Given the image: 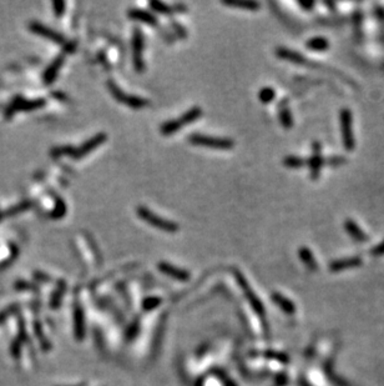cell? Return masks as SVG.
<instances>
[{
	"label": "cell",
	"mask_w": 384,
	"mask_h": 386,
	"mask_svg": "<svg viewBox=\"0 0 384 386\" xmlns=\"http://www.w3.org/2000/svg\"><path fill=\"white\" fill-rule=\"evenodd\" d=\"M55 6V10H56V15L57 16H60L61 14H64V9H65V2H56L54 4Z\"/></svg>",
	"instance_id": "obj_25"
},
{
	"label": "cell",
	"mask_w": 384,
	"mask_h": 386,
	"mask_svg": "<svg viewBox=\"0 0 384 386\" xmlns=\"http://www.w3.org/2000/svg\"><path fill=\"white\" fill-rule=\"evenodd\" d=\"M149 5H150V8L154 10V12H160V14L170 15L174 12V9H172V6H170V5L165 4V2H157V0H152V2H149Z\"/></svg>",
	"instance_id": "obj_20"
},
{
	"label": "cell",
	"mask_w": 384,
	"mask_h": 386,
	"mask_svg": "<svg viewBox=\"0 0 384 386\" xmlns=\"http://www.w3.org/2000/svg\"><path fill=\"white\" fill-rule=\"evenodd\" d=\"M160 304V300L159 299H147L146 302H145L144 306L146 308V309H150V308H155L157 306V305Z\"/></svg>",
	"instance_id": "obj_26"
},
{
	"label": "cell",
	"mask_w": 384,
	"mask_h": 386,
	"mask_svg": "<svg viewBox=\"0 0 384 386\" xmlns=\"http://www.w3.org/2000/svg\"><path fill=\"white\" fill-rule=\"evenodd\" d=\"M172 9H174V12H187V6L185 4H181V2H179V4H175L174 6H172Z\"/></svg>",
	"instance_id": "obj_27"
},
{
	"label": "cell",
	"mask_w": 384,
	"mask_h": 386,
	"mask_svg": "<svg viewBox=\"0 0 384 386\" xmlns=\"http://www.w3.org/2000/svg\"><path fill=\"white\" fill-rule=\"evenodd\" d=\"M345 229H346V232H347L348 234H350L351 236L353 238V239L357 240V242H365L368 240V236L366 235V232H363V230L361 229L360 226H358L357 222H353V220H351V219L346 220Z\"/></svg>",
	"instance_id": "obj_11"
},
{
	"label": "cell",
	"mask_w": 384,
	"mask_h": 386,
	"mask_svg": "<svg viewBox=\"0 0 384 386\" xmlns=\"http://www.w3.org/2000/svg\"><path fill=\"white\" fill-rule=\"evenodd\" d=\"M144 45V34L140 28H135L134 32H132V60H134V66L137 72H142L145 70Z\"/></svg>",
	"instance_id": "obj_5"
},
{
	"label": "cell",
	"mask_w": 384,
	"mask_h": 386,
	"mask_svg": "<svg viewBox=\"0 0 384 386\" xmlns=\"http://www.w3.org/2000/svg\"><path fill=\"white\" fill-rule=\"evenodd\" d=\"M306 46L311 50H315V52H325L330 48V42L325 36H315L307 40Z\"/></svg>",
	"instance_id": "obj_14"
},
{
	"label": "cell",
	"mask_w": 384,
	"mask_h": 386,
	"mask_svg": "<svg viewBox=\"0 0 384 386\" xmlns=\"http://www.w3.org/2000/svg\"><path fill=\"white\" fill-rule=\"evenodd\" d=\"M372 254L375 255V256H381V255H384V242H381V244H378L377 246H376L375 249L372 250Z\"/></svg>",
	"instance_id": "obj_24"
},
{
	"label": "cell",
	"mask_w": 384,
	"mask_h": 386,
	"mask_svg": "<svg viewBox=\"0 0 384 386\" xmlns=\"http://www.w3.org/2000/svg\"><path fill=\"white\" fill-rule=\"evenodd\" d=\"M312 155H311L310 160L307 162V164L310 165V172L311 178L313 180L318 179L321 172V168H322L325 159L322 156V144L320 142H315L312 144Z\"/></svg>",
	"instance_id": "obj_6"
},
{
	"label": "cell",
	"mask_w": 384,
	"mask_h": 386,
	"mask_svg": "<svg viewBox=\"0 0 384 386\" xmlns=\"http://www.w3.org/2000/svg\"><path fill=\"white\" fill-rule=\"evenodd\" d=\"M136 214H137V216L140 218V219L144 220L145 222H147V224L151 225V226L161 230V232H171L172 234V232H177L180 229V226L177 222H171V220H167V219H165V218L160 216V215L155 214V212H152L151 210L149 209V208L144 206V205H140V206H137Z\"/></svg>",
	"instance_id": "obj_1"
},
{
	"label": "cell",
	"mask_w": 384,
	"mask_h": 386,
	"mask_svg": "<svg viewBox=\"0 0 384 386\" xmlns=\"http://www.w3.org/2000/svg\"><path fill=\"white\" fill-rule=\"evenodd\" d=\"M189 142L197 146H206V148H213V149L220 150H227L235 146V142L230 138H218V136H211V135L205 134H190L187 136Z\"/></svg>",
	"instance_id": "obj_2"
},
{
	"label": "cell",
	"mask_w": 384,
	"mask_h": 386,
	"mask_svg": "<svg viewBox=\"0 0 384 386\" xmlns=\"http://www.w3.org/2000/svg\"><path fill=\"white\" fill-rule=\"evenodd\" d=\"M181 128L182 126L180 125L179 120L177 119L169 120V122H165L164 124L160 126V132H161L162 135H165V136H169V135L176 134Z\"/></svg>",
	"instance_id": "obj_16"
},
{
	"label": "cell",
	"mask_w": 384,
	"mask_h": 386,
	"mask_svg": "<svg viewBox=\"0 0 384 386\" xmlns=\"http://www.w3.org/2000/svg\"><path fill=\"white\" fill-rule=\"evenodd\" d=\"M62 62H64V58L62 56H59L56 59V62H54V64L50 66L49 72H47V82H52V79L55 78V75L57 74V70H59L60 65L62 64Z\"/></svg>",
	"instance_id": "obj_22"
},
{
	"label": "cell",
	"mask_w": 384,
	"mask_h": 386,
	"mask_svg": "<svg viewBox=\"0 0 384 386\" xmlns=\"http://www.w3.org/2000/svg\"><path fill=\"white\" fill-rule=\"evenodd\" d=\"M276 98V90L272 86H265L258 92V99L262 104H270L275 100Z\"/></svg>",
	"instance_id": "obj_19"
},
{
	"label": "cell",
	"mask_w": 384,
	"mask_h": 386,
	"mask_svg": "<svg viewBox=\"0 0 384 386\" xmlns=\"http://www.w3.org/2000/svg\"><path fill=\"white\" fill-rule=\"evenodd\" d=\"M106 139H107V135L105 134V132H99V134L95 135L94 138H91V139L87 140L86 142H84L79 149L75 150L74 158L75 159H80V158L85 156V155L91 152L94 149H96L97 146L104 144V142H106Z\"/></svg>",
	"instance_id": "obj_7"
},
{
	"label": "cell",
	"mask_w": 384,
	"mask_h": 386,
	"mask_svg": "<svg viewBox=\"0 0 384 386\" xmlns=\"http://www.w3.org/2000/svg\"><path fill=\"white\" fill-rule=\"evenodd\" d=\"M283 164L287 168H293V169H297V168H302L303 165L307 164L303 158L297 156V155H288L283 159Z\"/></svg>",
	"instance_id": "obj_21"
},
{
	"label": "cell",
	"mask_w": 384,
	"mask_h": 386,
	"mask_svg": "<svg viewBox=\"0 0 384 386\" xmlns=\"http://www.w3.org/2000/svg\"><path fill=\"white\" fill-rule=\"evenodd\" d=\"M107 88H109L111 95L117 102H122V104L127 105V106L132 108V109H140V108H144L146 106V105H149V100L147 99L137 96V95H129L125 92H122L119 88V85H117L114 80L110 79L109 82H107Z\"/></svg>",
	"instance_id": "obj_4"
},
{
	"label": "cell",
	"mask_w": 384,
	"mask_h": 386,
	"mask_svg": "<svg viewBox=\"0 0 384 386\" xmlns=\"http://www.w3.org/2000/svg\"><path fill=\"white\" fill-rule=\"evenodd\" d=\"M276 55H277L278 58H281V59H285L287 60V62H293V64H298V65L307 64V59H306L302 54L295 52V50L287 49V48L278 46L277 49H276Z\"/></svg>",
	"instance_id": "obj_9"
},
{
	"label": "cell",
	"mask_w": 384,
	"mask_h": 386,
	"mask_svg": "<svg viewBox=\"0 0 384 386\" xmlns=\"http://www.w3.org/2000/svg\"><path fill=\"white\" fill-rule=\"evenodd\" d=\"M159 269L160 272H162L164 274L175 278V279L180 280V282H187V280L190 279V274L186 270L174 266V265L169 264V262H160Z\"/></svg>",
	"instance_id": "obj_10"
},
{
	"label": "cell",
	"mask_w": 384,
	"mask_h": 386,
	"mask_svg": "<svg viewBox=\"0 0 384 386\" xmlns=\"http://www.w3.org/2000/svg\"><path fill=\"white\" fill-rule=\"evenodd\" d=\"M278 116H280V122L286 129H290L293 126V116L291 110L288 109V106L286 105V102H283V105H280V110H278Z\"/></svg>",
	"instance_id": "obj_15"
},
{
	"label": "cell",
	"mask_w": 384,
	"mask_h": 386,
	"mask_svg": "<svg viewBox=\"0 0 384 386\" xmlns=\"http://www.w3.org/2000/svg\"><path fill=\"white\" fill-rule=\"evenodd\" d=\"M298 4H300L302 8H305V10H308V12H310V10L313 9V6L316 5V2H298Z\"/></svg>",
	"instance_id": "obj_28"
},
{
	"label": "cell",
	"mask_w": 384,
	"mask_h": 386,
	"mask_svg": "<svg viewBox=\"0 0 384 386\" xmlns=\"http://www.w3.org/2000/svg\"><path fill=\"white\" fill-rule=\"evenodd\" d=\"M361 260L360 258H350V259H345V260H338V262H335L331 264V270L333 272H340V270L346 269V268L350 266H356V265H360Z\"/></svg>",
	"instance_id": "obj_17"
},
{
	"label": "cell",
	"mask_w": 384,
	"mask_h": 386,
	"mask_svg": "<svg viewBox=\"0 0 384 386\" xmlns=\"http://www.w3.org/2000/svg\"><path fill=\"white\" fill-rule=\"evenodd\" d=\"M340 124L342 142L346 150L352 152L356 146L355 132H353V114L350 109H342L340 112Z\"/></svg>",
	"instance_id": "obj_3"
},
{
	"label": "cell",
	"mask_w": 384,
	"mask_h": 386,
	"mask_svg": "<svg viewBox=\"0 0 384 386\" xmlns=\"http://www.w3.org/2000/svg\"><path fill=\"white\" fill-rule=\"evenodd\" d=\"M298 254H300V258L302 259V262L307 265L310 269H316L317 268V264H316V259L313 256L312 252H311L308 248H300L298 250Z\"/></svg>",
	"instance_id": "obj_18"
},
{
	"label": "cell",
	"mask_w": 384,
	"mask_h": 386,
	"mask_svg": "<svg viewBox=\"0 0 384 386\" xmlns=\"http://www.w3.org/2000/svg\"><path fill=\"white\" fill-rule=\"evenodd\" d=\"M222 4L227 5V6L242 8V9L250 10V12H256L261 6L260 2H255V0H223Z\"/></svg>",
	"instance_id": "obj_12"
},
{
	"label": "cell",
	"mask_w": 384,
	"mask_h": 386,
	"mask_svg": "<svg viewBox=\"0 0 384 386\" xmlns=\"http://www.w3.org/2000/svg\"><path fill=\"white\" fill-rule=\"evenodd\" d=\"M129 18H131L132 20H137V22H145V24L150 25V26H156L159 24V19H157L156 15L154 12H149V10L139 9V8H135V9H130L127 12Z\"/></svg>",
	"instance_id": "obj_8"
},
{
	"label": "cell",
	"mask_w": 384,
	"mask_h": 386,
	"mask_svg": "<svg viewBox=\"0 0 384 386\" xmlns=\"http://www.w3.org/2000/svg\"><path fill=\"white\" fill-rule=\"evenodd\" d=\"M328 164H331V165H335V166H336V165H342V164H345V162H346V159H345V158H342V156H338V155H336V156H333V158H330V159H328Z\"/></svg>",
	"instance_id": "obj_23"
},
{
	"label": "cell",
	"mask_w": 384,
	"mask_h": 386,
	"mask_svg": "<svg viewBox=\"0 0 384 386\" xmlns=\"http://www.w3.org/2000/svg\"><path fill=\"white\" fill-rule=\"evenodd\" d=\"M202 114L203 112L200 106H193L190 110H187L184 115H181L177 120H179L181 126H186V125L192 124V122H195L196 120L200 119V118L202 116Z\"/></svg>",
	"instance_id": "obj_13"
}]
</instances>
